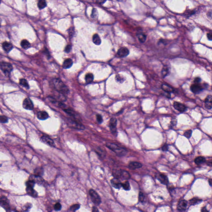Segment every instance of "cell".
<instances>
[{
  "label": "cell",
  "mask_w": 212,
  "mask_h": 212,
  "mask_svg": "<svg viewBox=\"0 0 212 212\" xmlns=\"http://www.w3.org/2000/svg\"><path fill=\"white\" fill-rule=\"evenodd\" d=\"M192 130H188V131H186L185 132V133H184V136L186 137L187 138H189L191 137V135H192Z\"/></svg>",
  "instance_id": "b9f144b4"
},
{
  "label": "cell",
  "mask_w": 212,
  "mask_h": 212,
  "mask_svg": "<svg viewBox=\"0 0 212 212\" xmlns=\"http://www.w3.org/2000/svg\"><path fill=\"white\" fill-rule=\"evenodd\" d=\"M111 183L112 187L116 189H119L122 187V183L119 179L114 178L111 180Z\"/></svg>",
  "instance_id": "9a60e30c"
},
{
  "label": "cell",
  "mask_w": 212,
  "mask_h": 212,
  "mask_svg": "<svg viewBox=\"0 0 212 212\" xmlns=\"http://www.w3.org/2000/svg\"><path fill=\"white\" fill-rule=\"evenodd\" d=\"M202 201V200L197 198H193L189 200L190 205H194L199 204Z\"/></svg>",
  "instance_id": "484cf974"
},
{
  "label": "cell",
  "mask_w": 212,
  "mask_h": 212,
  "mask_svg": "<svg viewBox=\"0 0 212 212\" xmlns=\"http://www.w3.org/2000/svg\"><path fill=\"white\" fill-rule=\"evenodd\" d=\"M209 184L211 187H212V179H208Z\"/></svg>",
  "instance_id": "11a10c76"
},
{
  "label": "cell",
  "mask_w": 212,
  "mask_h": 212,
  "mask_svg": "<svg viewBox=\"0 0 212 212\" xmlns=\"http://www.w3.org/2000/svg\"><path fill=\"white\" fill-rule=\"evenodd\" d=\"M80 208V205L77 204H74L71 206L70 208V210L72 212H75V211L78 210Z\"/></svg>",
  "instance_id": "74e56055"
},
{
  "label": "cell",
  "mask_w": 212,
  "mask_h": 212,
  "mask_svg": "<svg viewBox=\"0 0 212 212\" xmlns=\"http://www.w3.org/2000/svg\"><path fill=\"white\" fill-rule=\"evenodd\" d=\"M91 16L92 18H94V19L98 17V11L97 9L93 8L92 9V14L91 15Z\"/></svg>",
  "instance_id": "ab89813d"
},
{
  "label": "cell",
  "mask_w": 212,
  "mask_h": 212,
  "mask_svg": "<svg viewBox=\"0 0 212 212\" xmlns=\"http://www.w3.org/2000/svg\"><path fill=\"white\" fill-rule=\"evenodd\" d=\"M0 202L1 207L6 210L7 211H10L9 203L7 198L5 197V196H2L0 198Z\"/></svg>",
  "instance_id": "9c48e42d"
},
{
  "label": "cell",
  "mask_w": 212,
  "mask_h": 212,
  "mask_svg": "<svg viewBox=\"0 0 212 212\" xmlns=\"http://www.w3.org/2000/svg\"><path fill=\"white\" fill-rule=\"evenodd\" d=\"M29 180H32L35 183L40 185H43L45 183V181L41 176H36L35 175H32L29 177Z\"/></svg>",
  "instance_id": "30bf717a"
},
{
  "label": "cell",
  "mask_w": 212,
  "mask_h": 212,
  "mask_svg": "<svg viewBox=\"0 0 212 212\" xmlns=\"http://www.w3.org/2000/svg\"><path fill=\"white\" fill-rule=\"evenodd\" d=\"M38 7L40 10H42L45 8L47 6V3L45 0H41L38 2L37 4Z\"/></svg>",
  "instance_id": "d6a6232c"
},
{
  "label": "cell",
  "mask_w": 212,
  "mask_h": 212,
  "mask_svg": "<svg viewBox=\"0 0 212 212\" xmlns=\"http://www.w3.org/2000/svg\"><path fill=\"white\" fill-rule=\"evenodd\" d=\"M207 15H208V17L211 18V19H212V11L208 12Z\"/></svg>",
  "instance_id": "db71d44e"
},
{
  "label": "cell",
  "mask_w": 212,
  "mask_h": 212,
  "mask_svg": "<svg viewBox=\"0 0 212 212\" xmlns=\"http://www.w3.org/2000/svg\"><path fill=\"white\" fill-rule=\"evenodd\" d=\"M71 49H72L71 46V45H68L66 47H65V51L67 53H68L71 51Z\"/></svg>",
  "instance_id": "7dc6e473"
},
{
  "label": "cell",
  "mask_w": 212,
  "mask_h": 212,
  "mask_svg": "<svg viewBox=\"0 0 212 212\" xmlns=\"http://www.w3.org/2000/svg\"><path fill=\"white\" fill-rule=\"evenodd\" d=\"M89 194L90 196L91 200L94 204L96 205H98L101 203V200L100 196L98 193L92 189L89 190Z\"/></svg>",
  "instance_id": "277c9868"
},
{
  "label": "cell",
  "mask_w": 212,
  "mask_h": 212,
  "mask_svg": "<svg viewBox=\"0 0 212 212\" xmlns=\"http://www.w3.org/2000/svg\"><path fill=\"white\" fill-rule=\"evenodd\" d=\"M0 121L1 123H6L8 122V118L5 116H1L0 117Z\"/></svg>",
  "instance_id": "7bdbcfd3"
},
{
  "label": "cell",
  "mask_w": 212,
  "mask_h": 212,
  "mask_svg": "<svg viewBox=\"0 0 212 212\" xmlns=\"http://www.w3.org/2000/svg\"><path fill=\"white\" fill-rule=\"evenodd\" d=\"M162 75L163 77H165L169 74V69L167 66H164L162 70Z\"/></svg>",
  "instance_id": "836d02e7"
},
{
  "label": "cell",
  "mask_w": 212,
  "mask_h": 212,
  "mask_svg": "<svg viewBox=\"0 0 212 212\" xmlns=\"http://www.w3.org/2000/svg\"><path fill=\"white\" fill-rule=\"evenodd\" d=\"M26 190L27 193L29 196H32L33 197H37V193L35 190L33 188L27 187Z\"/></svg>",
  "instance_id": "7402d4cb"
},
{
  "label": "cell",
  "mask_w": 212,
  "mask_h": 212,
  "mask_svg": "<svg viewBox=\"0 0 212 212\" xmlns=\"http://www.w3.org/2000/svg\"><path fill=\"white\" fill-rule=\"evenodd\" d=\"M188 205V202L185 200H182L179 202L178 204L177 210L181 212L185 211Z\"/></svg>",
  "instance_id": "7c38bea8"
},
{
  "label": "cell",
  "mask_w": 212,
  "mask_h": 212,
  "mask_svg": "<svg viewBox=\"0 0 212 212\" xmlns=\"http://www.w3.org/2000/svg\"><path fill=\"white\" fill-rule=\"evenodd\" d=\"M201 212H209V211L206 209V207H203L202 208Z\"/></svg>",
  "instance_id": "f5cc1de1"
},
{
  "label": "cell",
  "mask_w": 212,
  "mask_h": 212,
  "mask_svg": "<svg viewBox=\"0 0 212 212\" xmlns=\"http://www.w3.org/2000/svg\"><path fill=\"white\" fill-rule=\"evenodd\" d=\"M201 80L200 77H196L194 80V83H195V84H199V83H200Z\"/></svg>",
  "instance_id": "681fc988"
},
{
  "label": "cell",
  "mask_w": 212,
  "mask_h": 212,
  "mask_svg": "<svg viewBox=\"0 0 212 212\" xmlns=\"http://www.w3.org/2000/svg\"><path fill=\"white\" fill-rule=\"evenodd\" d=\"M106 145L108 148L113 151L119 157H123L125 156L127 153V150L125 148L119 147L116 144L112 143H108Z\"/></svg>",
  "instance_id": "7a4b0ae2"
},
{
  "label": "cell",
  "mask_w": 212,
  "mask_h": 212,
  "mask_svg": "<svg viewBox=\"0 0 212 212\" xmlns=\"http://www.w3.org/2000/svg\"><path fill=\"white\" fill-rule=\"evenodd\" d=\"M38 119L40 120H45L48 119L49 116L48 113L45 111H39L37 114Z\"/></svg>",
  "instance_id": "ac0fdd59"
},
{
  "label": "cell",
  "mask_w": 212,
  "mask_h": 212,
  "mask_svg": "<svg viewBox=\"0 0 212 212\" xmlns=\"http://www.w3.org/2000/svg\"><path fill=\"white\" fill-rule=\"evenodd\" d=\"M32 207V205L30 203H27L23 207V210L25 212H28L29 209Z\"/></svg>",
  "instance_id": "f35d334b"
},
{
  "label": "cell",
  "mask_w": 212,
  "mask_h": 212,
  "mask_svg": "<svg viewBox=\"0 0 212 212\" xmlns=\"http://www.w3.org/2000/svg\"><path fill=\"white\" fill-rule=\"evenodd\" d=\"M35 183L34 181H33L32 180H30L26 182V183L27 187H31V188H33L34 187H35Z\"/></svg>",
  "instance_id": "60d3db41"
},
{
  "label": "cell",
  "mask_w": 212,
  "mask_h": 212,
  "mask_svg": "<svg viewBox=\"0 0 212 212\" xmlns=\"http://www.w3.org/2000/svg\"><path fill=\"white\" fill-rule=\"evenodd\" d=\"M207 36L208 40L212 41V33H209L207 34Z\"/></svg>",
  "instance_id": "f907efd6"
},
{
  "label": "cell",
  "mask_w": 212,
  "mask_h": 212,
  "mask_svg": "<svg viewBox=\"0 0 212 212\" xmlns=\"http://www.w3.org/2000/svg\"><path fill=\"white\" fill-rule=\"evenodd\" d=\"M96 119H97V122H98V123H99V124H101V123H102L103 120L102 117L101 115L99 114H97Z\"/></svg>",
  "instance_id": "f6af8a7d"
},
{
  "label": "cell",
  "mask_w": 212,
  "mask_h": 212,
  "mask_svg": "<svg viewBox=\"0 0 212 212\" xmlns=\"http://www.w3.org/2000/svg\"><path fill=\"white\" fill-rule=\"evenodd\" d=\"M73 64V62L71 59H65L63 62V68L64 69H68L71 68Z\"/></svg>",
  "instance_id": "44dd1931"
},
{
  "label": "cell",
  "mask_w": 212,
  "mask_h": 212,
  "mask_svg": "<svg viewBox=\"0 0 212 212\" xmlns=\"http://www.w3.org/2000/svg\"><path fill=\"white\" fill-rule=\"evenodd\" d=\"M41 140L44 143L46 144H47L48 145H50L51 146L53 147L55 145L54 143L53 140L50 137H48L47 136H42L41 137Z\"/></svg>",
  "instance_id": "e0dca14e"
},
{
  "label": "cell",
  "mask_w": 212,
  "mask_h": 212,
  "mask_svg": "<svg viewBox=\"0 0 212 212\" xmlns=\"http://www.w3.org/2000/svg\"><path fill=\"white\" fill-rule=\"evenodd\" d=\"M105 2L106 1L104 0H101V1H98V2L99 3V4H104Z\"/></svg>",
  "instance_id": "9f6ffc18"
},
{
  "label": "cell",
  "mask_w": 212,
  "mask_h": 212,
  "mask_svg": "<svg viewBox=\"0 0 212 212\" xmlns=\"http://www.w3.org/2000/svg\"><path fill=\"white\" fill-rule=\"evenodd\" d=\"M205 106L208 110H211L212 108V96L208 95L205 100Z\"/></svg>",
  "instance_id": "2e32d148"
},
{
  "label": "cell",
  "mask_w": 212,
  "mask_h": 212,
  "mask_svg": "<svg viewBox=\"0 0 212 212\" xmlns=\"http://www.w3.org/2000/svg\"><path fill=\"white\" fill-rule=\"evenodd\" d=\"M130 178V175L128 172L125 170L122 171L121 178L123 179H128Z\"/></svg>",
  "instance_id": "e575fe53"
},
{
  "label": "cell",
  "mask_w": 212,
  "mask_h": 212,
  "mask_svg": "<svg viewBox=\"0 0 212 212\" xmlns=\"http://www.w3.org/2000/svg\"><path fill=\"white\" fill-rule=\"evenodd\" d=\"M205 161L206 160H205V158L204 157H200V156L196 157L194 160L195 163L198 165L201 164L205 162Z\"/></svg>",
  "instance_id": "f546056e"
},
{
  "label": "cell",
  "mask_w": 212,
  "mask_h": 212,
  "mask_svg": "<svg viewBox=\"0 0 212 212\" xmlns=\"http://www.w3.org/2000/svg\"><path fill=\"white\" fill-rule=\"evenodd\" d=\"M143 166L141 163L136 162H132L128 164V167L130 169H137L141 168Z\"/></svg>",
  "instance_id": "ffe728a7"
},
{
  "label": "cell",
  "mask_w": 212,
  "mask_h": 212,
  "mask_svg": "<svg viewBox=\"0 0 212 212\" xmlns=\"http://www.w3.org/2000/svg\"><path fill=\"white\" fill-rule=\"evenodd\" d=\"M162 149L163 151H167L168 150V145L167 144H164V145L163 146V147L162 148Z\"/></svg>",
  "instance_id": "c3c4849f"
},
{
  "label": "cell",
  "mask_w": 212,
  "mask_h": 212,
  "mask_svg": "<svg viewBox=\"0 0 212 212\" xmlns=\"http://www.w3.org/2000/svg\"><path fill=\"white\" fill-rule=\"evenodd\" d=\"M92 41L93 43L97 45H100L101 44V41L100 36L97 34L94 35L92 37Z\"/></svg>",
  "instance_id": "cb8c5ba5"
},
{
  "label": "cell",
  "mask_w": 212,
  "mask_h": 212,
  "mask_svg": "<svg viewBox=\"0 0 212 212\" xmlns=\"http://www.w3.org/2000/svg\"><path fill=\"white\" fill-rule=\"evenodd\" d=\"M115 80L118 83H122L125 81V79L122 75L118 74L115 77Z\"/></svg>",
  "instance_id": "4dcf8cb0"
},
{
  "label": "cell",
  "mask_w": 212,
  "mask_h": 212,
  "mask_svg": "<svg viewBox=\"0 0 212 212\" xmlns=\"http://www.w3.org/2000/svg\"><path fill=\"white\" fill-rule=\"evenodd\" d=\"M173 106L176 110L180 112H184L185 111L187 108L184 104L176 101H175L174 103Z\"/></svg>",
  "instance_id": "5bb4252c"
},
{
  "label": "cell",
  "mask_w": 212,
  "mask_h": 212,
  "mask_svg": "<svg viewBox=\"0 0 212 212\" xmlns=\"http://www.w3.org/2000/svg\"><path fill=\"white\" fill-rule=\"evenodd\" d=\"M0 69L6 76H8L12 70L13 68L10 63L2 62L0 63Z\"/></svg>",
  "instance_id": "3957f363"
},
{
  "label": "cell",
  "mask_w": 212,
  "mask_h": 212,
  "mask_svg": "<svg viewBox=\"0 0 212 212\" xmlns=\"http://www.w3.org/2000/svg\"><path fill=\"white\" fill-rule=\"evenodd\" d=\"M54 209L56 211H59L61 210L62 206L60 203H57L55 204L54 205Z\"/></svg>",
  "instance_id": "ee69618b"
},
{
  "label": "cell",
  "mask_w": 212,
  "mask_h": 212,
  "mask_svg": "<svg viewBox=\"0 0 212 212\" xmlns=\"http://www.w3.org/2000/svg\"><path fill=\"white\" fill-rule=\"evenodd\" d=\"M8 212H14V211H8Z\"/></svg>",
  "instance_id": "6f0895ef"
},
{
  "label": "cell",
  "mask_w": 212,
  "mask_h": 212,
  "mask_svg": "<svg viewBox=\"0 0 212 212\" xmlns=\"http://www.w3.org/2000/svg\"><path fill=\"white\" fill-rule=\"evenodd\" d=\"M97 153L99 155L100 157H101L102 159L104 158L106 155V152L104 150L98 147V149L96 151Z\"/></svg>",
  "instance_id": "d4e9b609"
},
{
  "label": "cell",
  "mask_w": 212,
  "mask_h": 212,
  "mask_svg": "<svg viewBox=\"0 0 212 212\" xmlns=\"http://www.w3.org/2000/svg\"><path fill=\"white\" fill-rule=\"evenodd\" d=\"M137 37L140 43H143L145 42L146 40V36L143 33H140L137 34Z\"/></svg>",
  "instance_id": "83f0119b"
},
{
  "label": "cell",
  "mask_w": 212,
  "mask_h": 212,
  "mask_svg": "<svg viewBox=\"0 0 212 212\" xmlns=\"http://www.w3.org/2000/svg\"><path fill=\"white\" fill-rule=\"evenodd\" d=\"M162 89L164 91V92L167 93H171V92H174V89L172 87L170 86H168L166 84H163L162 86Z\"/></svg>",
  "instance_id": "603a6c76"
},
{
  "label": "cell",
  "mask_w": 212,
  "mask_h": 212,
  "mask_svg": "<svg viewBox=\"0 0 212 212\" xmlns=\"http://www.w3.org/2000/svg\"><path fill=\"white\" fill-rule=\"evenodd\" d=\"M129 54V50L126 47H121L118 50L117 56L118 57L124 58L126 57Z\"/></svg>",
  "instance_id": "52a82bcc"
},
{
  "label": "cell",
  "mask_w": 212,
  "mask_h": 212,
  "mask_svg": "<svg viewBox=\"0 0 212 212\" xmlns=\"http://www.w3.org/2000/svg\"><path fill=\"white\" fill-rule=\"evenodd\" d=\"M35 175L36 176H41V175H43V169L41 168H36V169L35 170Z\"/></svg>",
  "instance_id": "8d00e7d4"
},
{
  "label": "cell",
  "mask_w": 212,
  "mask_h": 212,
  "mask_svg": "<svg viewBox=\"0 0 212 212\" xmlns=\"http://www.w3.org/2000/svg\"><path fill=\"white\" fill-rule=\"evenodd\" d=\"M20 45L25 50H27L30 47V44L29 42L26 39L22 40L20 43Z\"/></svg>",
  "instance_id": "4316f807"
},
{
  "label": "cell",
  "mask_w": 212,
  "mask_h": 212,
  "mask_svg": "<svg viewBox=\"0 0 212 212\" xmlns=\"http://www.w3.org/2000/svg\"><path fill=\"white\" fill-rule=\"evenodd\" d=\"M190 89L192 92L194 94H199L203 90L201 86L199 84H193L191 86Z\"/></svg>",
  "instance_id": "8fae6325"
},
{
  "label": "cell",
  "mask_w": 212,
  "mask_h": 212,
  "mask_svg": "<svg viewBox=\"0 0 212 212\" xmlns=\"http://www.w3.org/2000/svg\"><path fill=\"white\" fill-rule=\"evenodd\" d=\"M23 107L25 110H32L34 109V104L30 99L27 98L23 102Z\"/></svg>",
  "instance_id": "ba28073f"
},
{
  "label": "cell",
  "mask_w": 212,
  "mask_h": 212,
  "mask_svg": "<svg viewBox=\"0 0 212 212\" xmlns=\"http://www.w3.org/2000/svg\"><path fill=\"white\" fill-rule=\"evenodd\" d=\"M53 87L58 92L63 95H66L68 93L69 90L67 86L60 79H54L53 80Z\"/></svg>",
  "instance_id": "6da1fadb"
},
{
  "label": "cell",
  "mask_w": 212,
  "mask_h": 212,
  "mask_svg": "<svg viewBox=\"0 0 212 212\" xmlns=\"http://www.w3.org/2000/svg\"><path fill=\"white\" fill-rule=\"evenodd\" d=\"M85 80L87 83H92L94 80V75L91 73H88L86 75Z\"/></svg>",
  "instance_id": "f1b7e54d"
},
{
  "label": "cell",
  "mask_w": 212,
  "mask_h": 212,
  "mask_svg": "<svg viewBox=\"0 0 212 212\" xmlns=\"http://www.w3.org/2000/svg\"><path fill=\"white\" fill-rule=\"evenodd\" d=\"M117 119L115 118H112L110 119L109 124V127L111 132L115 136H117Z\"/></svg>",
  "instance_id": "8992f818"
},
{
  "label": "cell",
  "mask_w": 212,
  "mask_h": 212,
  "mask_svg": "<svg viewBox=\"0 0 212 212\" xmlns=\"http://www.w3.org/2000/svg\"><path fill=\"white\" fill-rule=\"evenodd\" d=\"M20 84L23 86V87L27 88V89H29V85L28 84V82L27 80L25 79H21L20 80Z\"/></svg>",
  "instance_id": "1f68e13d"
},
{
  "label": "cell",
  "mask_w": 212,
  "mask_h": 212,
  "mask_svg": "<svg viewBox=\"0 0 212 212\" xmlns=\"http://www.w3.org/2000/svg\"><path fill=\"white\" fill-rule=\"evenodd\" d=\"M3 50L7 53H9L13 49V46L12 44L8 41H5L2 44Z\"/></svg>",
  "instance_id": "d6986e66"
},
{
  "label": "cell",
  "mask_w": 212,
  "mask_h": 212,
  "mask_svg": "<svg viewBox=\"0 0 212 212\" xmlns=\"http://www.w3.org/2000/svg\"><path fill=\"white\" fill-rule=\"evenodd\" d=\"M67 124L69 125V126L76 129L83 130L85 128V127L83 125L81 124L79 121H75L70 119H68L67 121Z\"/></svg>",
  "instance_id": "5b68a950"
},
{
  "label": "cell",
  "mask_w": 212,
  "mask_h": 212,
  "mask_svg": "<svg viewBox=\"0 0 212 212\" xmlns=\"http://www.w3.org/2000/svg\"><path fill=\"white\" fill-rule=\"evenodd\" d=\"M92 212H99L97 208L95 206H94L92 208Z\"/></svg>",
  "instance_id": "816d5d0a"
},
{
  "label": "cell",
  "mask_w": 212,
  "mask_h": 212,
  "mask_svg": "<svg viewBox=\"0 0 212 212\" xmlns=\"http://www.w3.org/2000/svg\"><path fill=\"white\" fill-rule=\"evenodd\" d=\"M157 178L159 180L160 183L164 185H168L169 184V180L168 177L166 175L163 174H159L157 175Z\"/></svg>",
  "instance_id": "4fadbf2b"
},
{
  "label": "cell",
  "mask_w": 212,
  "mask_h": 212,
  "mask_svg": "<svg viewBox=\"0 0 212 212\" xmlns=\"http://www.w3.org/2000/svg\"><path fill=\"white\" fill-rule=\"evenodd\" d=\"M122 187L124 189L125 191H129L131 189V187L128 181H126L124 183H122Z\"/></svg>",
  "instance_id": "d590c367"
},
{
  "label": "cell",
  "mask_w": 212,
  "mask_h": 212,
  "mask_svg": "<svg viewBox=\"0 0 212 212\" xmlns=\"http://www.w3.org/2000/svg\"><path fill=\"white\" fill-rule=\"evenodd\" d=\"M138 198L139 200L141 202H143L144 201L145 197L144 194L142 192H140L139 194Z\"/></svg>",
  "instance_id": "bcb514c9"
}]
</instances>
